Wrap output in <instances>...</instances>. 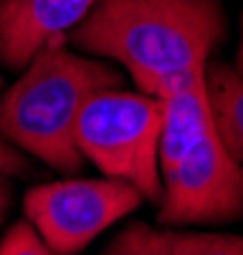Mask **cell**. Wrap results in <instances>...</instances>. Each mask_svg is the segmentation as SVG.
<instances>
[{"mask_svg": "<svg viewBox=\"0 0 243 255\" xmlns=\"http://www.w3.org/2000/svg\"><path fill=\"white\" fill-rule=\"evenodd\" d=\"M10 202H13V187L5 174H0V225H3L5 215L10 210Z\"/></svg>", "mask_w": 243, "mask_h": 255, "instance_id": "obj_13", "label": "cell"}, {"mask_svg": "<svg viewBox=\"0 0 243 255\" xmlns=\"http://www.w3.org/2000/svg\"><path fill=\"white\" fill-rule=\"evenodd\" d=\"M208 68V66H205ZM205 68H195L162 84L155 94L162 104V131H160V179L175 169L185 157L195 136L211 124V101L205 86Z\"/></svg>", "mask_w": 243, "mask_h": 255, "instance_id": "obj_7", "label": "cell"}, {"mask_svg": "<svg viewBox=\"0 0 243 255\" xmlns=\"http://www.w3.org/2000/svg\"><path fill=\"white\" fill-rule=\"evenodd\" d=\"M0 84H3V79H0Z\"/></svg>", "mask_w": 243, "mask_h": 255, "instance_id": "obj_15", "label": "cell"}, {"mask_svg": "<svg viewBox=\"0 0 243 255\" xmlns=\"http://www.w3.org/2000/svg\"><path fill=\"white\" fill-rule=\"evenodd\" d=\"M101 255H170V230L134 223L122 230Z\"/></svg>", "mask_w": 243, "mask_h": 255, "instance_id": "obj_9", "label": "cell"}, {"mask_svg": "<svg viewBox=\"0 0 243 255\" xmlns=\"http://www.w3.org/2000/svg\"><path fill=\"white\" fill-rule=\"evenodd\" d=\"M119 84L117 68L68 51L66 38H56L0 96V134L23 154L61 172H76L84 164L76 147L81 109L96 91Z\"/></svg>", "mask_w": 243, "mask_h": 255, "instance_id": "obj_2", "label": "cell"}, {"mask_svg": "<svg viewBox=\"0 0 243 255\" xmlns=\"http://www.w3.org/2000/svg\"><path fill=\"white\" fill-rule=\"evenodd\" d=\"M223 35L218 0H96L68 41L119 63L137 91L155 96L170 79L205 68Z\"/></svg>", "mask_w": 243, "mask_h": 255, "instance_id": "obj_1", "label": "cell"}, {"mask_svg": "<svg viewBox=\"0 0 243 255\" xmlns=\"http://www.w3.org/2000/svg\"><path fill=\"white\" fill-rule=\"evenodd\" d=\"M140 202V190L122 179H61L28 190L23 210L53 255H74Z\"/></svg>", "mask_w": 243, "mask_h": 255, "instance_id": "obj_4", "label": "cell"}, {"mask_svg": "<svg viewBox=\"0 0 243 255\" xmlns=\"http://www.w3.org/2000/svg\"><path fill=\"white\" fill-rule=\"evenodd\" d=\"M205 86L213 129L231 157L243 167V74L226 63L208 66Z\"/></svg>", "mask_w": 243, "mask_h": 255, "instance_id": "obj_8", "label": "cell"}, {"mask_svg": "<svg viewBox=\"0 0 243 255\" xmlns=\"http://www.w3.org/2000/svg\"><path fill=\"white\" fill-rule=\"evenodd\" d=\"M162 225H216L243 217V167L213 129V119L185 157L162 177Z\"/></svg>", "mask_w": 243, "mask_h": 255, "instance_id": "obj_5", "label": "cell"}, {"mask_svg": "<svg viewBox=\"0 0 243 255\" xmlns=\"http://www.w3.org/2000/svg\"><path fill=\"white\" fill-rule=\"evenodd\" d=\"M28 169H30V162L25 159V154L20 149H15L10 141H5L3 134H0V174L23 177V174H28Z\"/></svg>", "mask_w": 243, "mask_h": 255, "instance_id": "obj_12", "label": "cell"}, {"mask_svg": "<svg viewBox=\"0 0 243 255\" xmlns=\"http://www.w3.org/2000/svg\"><path fill=\"white\" fill-rule=\"evenodd\" d=\"M96 0H0V61L23 71L51 41L68 38Z\"/></svg>", "mask_w": 243, "mask_h": 255, "instance_id": "obj_6", "label": "cell"}, {"mask_svg": "<svg viewBox=\"0 0 243 255\" xmlns=\"http://www.w3.org/2000/svg\"><path fill=\"white\" fill-rule=\"evenodd\" d=\"M0 255H53L30 223H15L0 240Z\"/></svg>", "mask_w": 243, "mask_h": 255, "instance_id": "obj_11", "label": "cell"}, {"mask_svg": "<svg viewBox=\"0 0 243 255\" xmlns=\"http://www.w3.org/2000/svg\"><path fill=\"white\" fill-rule=\"evenodd\" d=\"M236 68L243 74V15H241V46H238V66Z\"/></svg>", "mask_w": 243, "mask_h": 255, "instance_id": "obj_14", "label": "cell"}, {"mask_svg": "<svg viewBox=\"0 0 243 255\" xmlns=\"http://www.w3.org/2000/svg\"><path fill=\"white\" fill-rule=\"evenodd\" d=\"M160 131L162 104L127 89H101L81 109L76 147L109 179H122L147 200H160Z\"/></svg>", "mask_w": 243, "mask_h": 255, "instance_id": "obj_3", "label": "cell"}, {"mask_svg": "<svg viewBox=\"0 0 243 255\" xmlns=\"http://www.w3.org/2000/svg\"><path fill=\"white\" fill-rule=\"evenodd\" d=\"M170 255H243V238L226 233H172Z\"/></svg>", "mask_w": 243, "mask_h": 255, "instance_id": "obj_10", "label": "cell"}]
</instances>
